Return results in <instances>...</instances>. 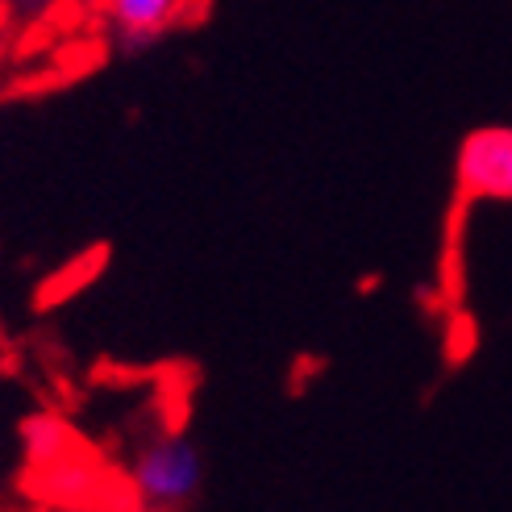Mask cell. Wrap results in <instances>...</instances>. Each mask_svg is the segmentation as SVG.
Segmentation results:
<instances>
[{"label": "cell", "instance_id": "6da1fadb", "mask_svg": "<svg viewBox=\"0 0 512 512\" xmlns=\"http://www.w3.org/2000/svg\"><path fill=\"white\" fill-rule=\"evenodd\" d=\"M130 488L150 512H184L204 492V454L179 429L146 438L130 458Z\"/></svg>", "mask_w": 512, "mask_h": 512}, {"label": "cell", "instance_id": "7a4b0ae2", "mask_svg": "<svg viewBox=\"0 0 512 512\" xmlns=\"http://www.w3.org/2000/svg\"><path fill=\"white\" fill-rule=\"evenodd\" d=\"M463 200H512V130L488 125L463 138L454 159Z\"/></svg>", "mask_w": 512, "mask_h": 512}, {"label": "cell", "instance_id": "3957f363", "mask_svg": "<svg viewBox=\"0 0 512 512\" xmlns=\"http://www.w3.org/2000/svg\"><path fill=\"white\" fill-rule=\"evenodd\" d=\"M179 9H184V0H109V13H113L121 38L130 46L159 38L179 17Z\"/></svg>", "mask_w": 512, "mask_h": 512}]
</instances>
